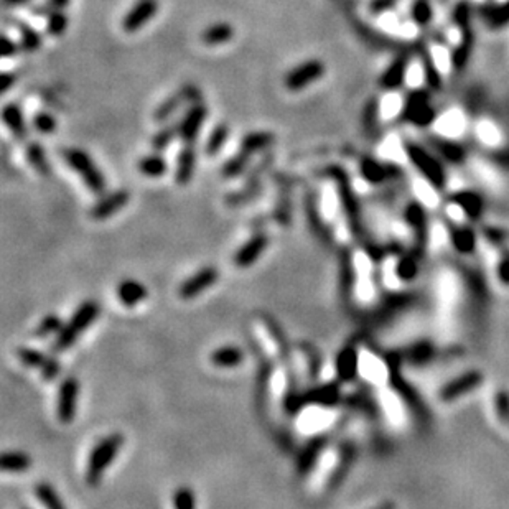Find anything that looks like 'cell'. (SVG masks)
Listing matches in <instances>:
<instances>
[{"mask_svg":"<svg viewBox=\"0 0 509 509\" xmlns=\"http://www.w3.org/2000/svg\"><path fill=\"white\" fill-rule=\"evenodd\" d=\"M276 142V135L271 130H254L249 132L241 139V147L239 149L247 152V154L256 155L259 152H266L271 149Z\"/></svg>","mask_w":509,"mask_h":509,"instance_id":"obj_27","label":"cell"},{"mask_svg":"<svg viewBox=\"0 0 509 509\" xmlns=\"http://www.w3.org/2000/svg\"><path fill=\"white\" fill-rule=\"evenodd\" d=\"M218 279H220V271L215 266L201 267L200 271H196L180 284L178 297L181 300L195 298L198 295L205 293L208 289H211L218 282Z\"/></svg>","mask_w":509,"mask_h":509,"instance_id":"obj_10","label":"cell"},{"mask_svg":"<svg viewBox=\"0 0 509 509\" xmlns=\"http://www.w3.org/2000/svg\"><path fill=\"white\" fill-rule=\"evenodd\" d=\"M210 361L213 366L221 369L237 368V366L244 361V351L239 348V346L234 345L220 346V348H216L210 354Z\"/></svg>","mask_w":509,"mask_h":509,"instance_id":"obj_26","label":"cell"},{"mask_svg":"<svg viewBox=\"0 0 509 509\" xmlns=\"http://www.w3.org/2000/svg\"><path fill=\"white\" fill-rule=\"evenodd\" d=\"M185 103H186V99H185V96H183L181 91H178L177 94H170L169 98L162 101V103L155 108L154 122L155 124H167V122H169L173 117V114H175L177 111L180 109Z\"/></svg>","mask_w":509,"mask_h":509,"instance_id":"obj_34","label":"cell"},{"mask_svg":"<svg viewBox=\"0 0 509 509\" xmlns=\"http://www.w3.org/2000/svg\"><path fill=\"white\" fill-rule=\"evenodd\" d=\"M409 159L415 167H419L422 177H425L427 180H430L434 185L442 186L444 183L445 173L442 170L439 162H437L430 154H427L425 150L419 149V147H409Z\"/></svg>","mask_w":509,"mask_h":509,"instance_id":"obj_19","label":"cell"},{"mask_svg":"<svg viewBox=\"0 0 509 509\" xmlns=\"http://www.w3.org/2000/svg\"><path fill=\"white\" fill-rule=\"evenodd\" d=\"M129 201H130V193L129 190H125V188L106 193V195L101 196L99 200L91 206L89 216L93 218L94 221L108 220V218L114 216L116 213H119L122 208H125Z\"/></svg>","mask_w":509,"mask_h":509,"instance_id":"obj_18","label":"cell"},{"mask_svg":"<svg viewBox=\"0 0 509 509\" xmlns=\"http://www.w3.org/2000/svg\"><path fill=\"white\" fill-rule=\"evenodd\" d=\"M137 169H139L142 175L149 178H160L169 172V162L159 152H154V154L142 157L139 164H137Z\"/></svg>","mask_w":509,"mask_h":509,"instance_id":"obj_33","label":"cell"},{"mask_svg":"<svg viewBox=\"0 0 509 509\" xmlns=\"http://www.w3.org/2000/svg\"><path fill=\"white\" fill-rule=\"evenodd\" d=\"M196 169V147L195 144H183L177 157L175 181L180 186H186L191 181Z\"/></svg>","mask_w":509,"mask_h":509,"instance_id":"obj_22","label":"cell"},{"mask_svg":"<svg viewBox=\"0 0 509 509\" xmlns=\"http://www.w3.org/2000/svg\"><path fill=\"white\" fill-rule=\"evenodd\" d=\"M327 177L332 178V181L335 183V190H337L341 211H343L345 220L348 223L349 233L353 234L354 239H361L364 236V223L351 177L348 175V172L338 165L327 167Z\"/></svg>","mask_w":509,"mask_h":509,"instance_id":"obj_1","label":"cell"},{"mask_svg":"<svg viewBox=\"0 0 509 509\" xmlns=\"http://www.w3.org/2000/svg\"><path fill=\"white\" fill-rule=\"evenodd\" d=\"M274 180L279 186V196L274 208L272 220L284 228L292 223V178L285 173H274Z\"/></svg>","mask_w":509,"mask_h":509,"instance_id":"obj_12","label":"cell"},{"mask_svg":"<svg viewBox=\"0 0 509 509\" xmlns=\"http://www.w3.org/2000/svg\"><path fill=\"white\" fill-rule=\"evenodd\" d=\"M15 83H17V74L12 73V71H4L2 76H0V89H2V93H9Z\"/></svg>","mask_w":509,"mask_h":509,"instance_id":"obj_51","label":"cell"},{"mask_svg":"<svg viewBox=\"0 0 509 509\" xmlns=\"http://www.w3.org/2000/svg\"><path fill=\"white\" fill-rule=\"evenodd\" d=\"M261 193H262V183H244L241 190L228 193L225 201L229 206L246 205V203L256 200Z\"/></svg>","mask_w":509,"mask_h":509,"instance_id":"obj_38","label":"cell"},{"mask_svg":"<svg viewBox=\"0 0 509 509\" xmlns=\"http://www.w3.org/2000/svg\"><path fill=\"white\" fill-rule=\"evenodd\" d=\"M303 397L307 405H318L325 407V409H332V407H337L345 402L340 381H328V383L313 386V388L305 391Z\"/></svg>","mask_w":509,"mask_h":509,"instance_id":"obj_16","label":"cell"},{"mask_svg":"<svg viewBox=\"0 0 509 509\" xmlns=\"http://www.w3.org/2000/svg\"><path fill=\"white\" fill-rule=\"evenodd\" d=\"M63 159L71 170L83 178V183L89 191L96 193V195H104L108 183H106L103 172L98 169V165L94 164L88 152L71 147V149L63 150Z\"/></svg>","mask_w":509,"mask_h":509,"instance_id":"obj_4","label":"cell"},{"mask_svg":"<svg viewBox=\"0 0 509 509\" xmlns=\"http://www.w3.org/2000/svg\"><path fill=\"white\" fill-rule=\"evenodd\" d=\"M32 125L38 134L48 135L57 130V119H55V116L47 113V111H37L32 119Z\"/></svg>","mask_w":509,"mask_h":509,"instance_id":"obj_44","label":"cell"},{"mask_svg":"<svg viewBox=\"0 0 509 509\" xmlns=\"http://www.w3.org/2000/svg\"><path fill=\"white\" fill-rule=\"evenodd\" d=\"M124 442L125 437L122 432H113V434L103 437V439L91 449L88 463H86V485L89 488L99 486L106 470L113 465L116 457L119 455L122 447H124Z\"/></svg>","mask_w":509,"mask_h":509,"instance_id":"obj_3","label":"cell"},{"mask_svg":"<svg viewBox=\"0 0 509 509\" xmlns=\"http://www.w3.org/2000/svg\"><path fill=\"white\" fill-rule=\"evenodd\" d=\"M269 244H271V237H269L267 233H256L252 237H249L241 247H237V251L234 252L233 256V264L239 269H247L254 266V264L257 262V259L266 252Z\"/></svg>","mask_w":509,"mask_h":509,"instance_id":"obj_15","label":"cell"},{"mask_svg":"<svg viewBox=\"0 0 509 509\" xmlns=\"http://www.w3.org/2000/svg\"><path fill=\"white\" fill-rule=\"evenodd\" d=\"M330 444V435L328 434H318L310 439L307 444L303 445V449L300 450L297 463H295V468H297V475L300 478L308 476L310 473L313 471V468L317 466V463L322 457Z\"/></svg>","mask_w":509,"mask_h":509,"instance_id":"obj_13","label":"cell"},{"mask_svg":"<svg viewBox=\"0 0 509 509\" xmlns=\"http://www.w3.org/2000/svg\"><path fill=\"white\" fill-rule=\"evenodd\" d=\"M25 159H27L30 167L37 173H40V175L47 177L50 175V172H52L47 152H45L43 145L38 144V142H28L27 147H25Z\"/></svg>","mask_w":509,"mask_h":509,"instance_id":"obj_31","label":"cell"},{"mask_svg":"<svg viewBox=\"0 0 509 509\" xmlns=\"http://www.w3.org/2000/svg\"><path fill=\"white\" fill-rule=\"evenodd\" d=\"M25 509H30V508H25Z\"/></svg>","mask_w":509,"mask_h":509,"instance_id":"obj_56","label":"cell"},{"mask_svg":"<svg viewBox=\"0 0 509 509\" xmlns=\"http://www.w3.org/2000/svg\"><path fill=\"white\" fill-rule=\"evenodd\" d=\"M206 117L208 108L203 101L196 104H190V108L185 111L181 119L177 122L178 139H180L183 144H195L203 125H205Z\"/></svg>","mask_w":509,"mask_h":509,"instance_id":"obj_7","label":"cell"},{"mask_svg":"<svg viewBox=\"0 0 509 509\" xmlns=\"http://www.w3.org/2000/svg\"><path fill=\"white\" fill-rule=\"evenodd\" d=\"M180 91L183 93V96H185V99H186L188 104H196V103H201V101H203L201 99V91L195 84L181 86Z\"/></svg>","mask_w":509,"mask_h":509,"instance_id":"obj_50","label":"cell"},{"mask_svg":"<svg viewBox=\"0 0 509 509\" xmlns=\"http://www.w3.org/2000/svg\"><path fill=\"white\" fill-rule=\"evenodd\" d=\"M101 305L96 300H86L74 310L68 322L63 325L61 332L55 337L52 343L53 353H65L73 348L83 335L86 333L91 325L99 318Z\"/></svg>","mask_w":509,"mask_h":509,"instance_id":"obj_2","label":"cell"},{"mask_svg":"<svg viewBox=\"0 0 509 509\" xmlns=\"http://www.w3.org/2000/svg\"><path fill=\"white\" fill-rule=\"evenodd\" d=\"M30 0H4V4L7 5V7H18V5H25Z\"/></svg>","mask_w":509,"mask_h":509,"instance_id":"obj_53","label":"cell"},{"mask_svg":"<svg viewBox=\"0 0 509 509\" xmlns=\"http://www.w3.org/2000/svg\"><path fill=\"white\" fill-rule=\"evenodd\" d=\"M17 27L20 33V47H22L23 52L33 53L40 50V47L43 45V37L40 35L38 30L27 22H22V20H18Z\"/></svg>","mask_w":509,"mask_h":509,"instance_id":"obj_36","label":"cell"},{"mask_svg":"<svg viewBox=\"0 0 509 509\" xmlns=\"http://www.w3.org/2000/svg\"><path fill=\"white\" fill-rule=\"evenodd\" d=\"M323 74L325 65L322 60H307L285 74L284 86L290 93H298V91H303L315 81H318Z\"/></svg>","mask_w":509,"mask_h":509,"instance_id":"obj_5","label":"cell"},{"mask_svg":"<svg viewBox=\"0 0 509 509\" xmlns=\"http://www.w3.org/2000/svg\"><path fill=\"white\" fill-rule=\"evenodd\" d=\"M32 465V457L22 450L4 452L2 457H0V468L5 473H23L30 470Z\"/></svg>","mask_w":509,"mask_h":509,"instance_id":"obj_29","label":"cell"},{"mask_svg":"<svg viewBox=\"0 0 509 509\" xmlns=\"http://www.w3.org/2000/svg\"><path fill=\"white\" fill-rule=\"evenodd\" d=\"M496 277L501 284L509 285V254H503L496 262Z\"/></svg>","mask_w":509,"mask_h":509,"instance_id":"obj_49","label":"cell"},{"mask_svg":"<svg viewBox=\"0 0 509 509\" xmlns=\"http://www.w3.org/2000/svg\"><path fill=\"white\" fill-rule=\"evenodd\" d=\"M178 137V127L177 124L173 125H165L162 127V129H159L154 134V137H152V149H154V152H164L167 147L172 145V142L175 140Z\"/></svg>","mask_w":509,"mask_h":509,"instance_id":"obj_42","label":"cell"},{"mask_svg":"<svg viewBox=\"0 0 509 509\" xmlns=\"http://www.w3.org/2000/svg\"><path fill=\"white\" fill-rule=\"evenodd\" d=\"M71 0H48L50 9H58V10H65L68 7Z\"/></svg>","mask_w":509,"mask_h":509,"instance_id":"obj_52","label":"cell"},{"mask_svg":"<svg viewBox=\"0 0 509 509\" xmlns=\"http://www.w3.org/2000/svg\"><path fill=\"white\" fill-rule=\"evenodd\" d=\"M229 135H231V129L226 122H220L213 127V130L208 135V139L205 142V155L206 157H216L220 152L223 150V147L226 145V142L229 140Z\"/></svg>","mask_w":509,"mask_h":509,"instance_id":"obj_35","label":"cell"},{"mask_svg":"<svg viewBox=\"0 0 509 509\" xmlns=\"http://www.w3.org/2000/svg\"><path fill=\"white\" fill-rule=\"evenodd\" d=\"M68 23L69 18L63 10L52 9L50 10V13L47 15V33L50 37L58 38L66 32V30H68Z\"/></svg>","mask_w":509,"mask_h":509,"instance_id":"obj_41","label":"cell"},{"mask_svg":"<svg viewBox=\"0 0 509 509\" xmlns=\"http://www.w3.org/2000/svg\"><path fill=\"white\" fill-rule=\"evenodd\" d=\"M361 353L358 345L349 343L338 351L335 358V373L341 384H351L359 378Z\"/></svg>","mask_w":509,"mask_h":509,"instance_id":"obj_11","label":"cell"},{"mask_svg":"<svg viewBox=\"0 0 509 509\" xmlns=\"http://www.w3.org/2000/svg\"><path fill=\"white\" fill-rule=\"evenodd\" d=\"M391 169H393V165L371 159V157H366V159L359 162V175L368 185H381V183H384L391 177Z\"/></svg>","mask_w":509,"mask_h":509,"instance_id":"obj_23","label":"cell"},{"mask_svg":"<svg viewBox=\"0 0 509 509\" xmlns=\"http://www.w3.org/2000/svg\"><path fill=\"white\" fill-rule=\"evenodd\" d=\"M60 373H61V363H60V359L55 354L50 356V359L47 361V364H45L43 368L40 369V374H42L43 381H47V383H50V381H53V379H57Z\"/></svg>","mask_w":509,"mask_h":509,"instance_id":"obj_47","label":"cell"},{"mask_svg":"<svg viewBox=\"0 0 509 509\" xmlns=\"http://www.w3.org/2000/svg\"><path fill=\"white\" fill-rule=\"evenodd\" d=\"M432 129L442 139L455 142L465 135L468 129V119L460 108H450L442 114L435 116L434 122H432Z\"/></svg>","mask_w":509,"mask_h":509,"instance_id":"obj_6","label":"cell"},{"mask_svg":"<svg viewBox=\"0 0 509 509\" xmlns=\"http://www.w3.org/2000/svg\"><path fill=\"white\" fill-rule=\"evenodd\" d=\"M63 320H61L60 315L50 313L47 317L42 318L37 327L33 330V337L37 338H48V337H57L63 328Z\"/></svg>","mask_w":509,"mask_h":509,"instance_id":"obj_40","label":"cell"},{"mask_svg":"<svg viewBox=\"0 0 509 509\" xmlns=\"http://www.w3.org/2000/svg\"><path fill=\"white\" fill-rule=\"evenodd\" d=\"M172 501L175 509H196V495L190 486L177 488Z\"/></svg>","mask_w":509,"mask_h":509,"instance_id":"obj_43","label":"cell"},{"mask_svg":"<svg viewBox=\"0 0 509 509\" xmlns=\"http://www.w3.org/2000/svg\"><path fill=\"white\" fill-rule=\"evenodd\" d=\"M356 458V447L351 442H346V444H341L338 449V458L337 463H335L332 473H330L327 480V488L330 491L337 490V488L345 481L346 475H348L351 465L354 463Z\"/></svg>","mask_w":509,"mask_h":509,"instance_id":"obj_20","label":"cell"},{"mask_svg":"<svg viewBox=\"0 0 509 509\" xmlns=\"http://www.w3.org/2000/svg\"><path fill=\"white\" fill-rule=\"evenodd\" d=\"M50 356L52 354H47L42 349L30 348V346H22V348L17 349V358L20 363H22L25 368H32L38 371L47 364Z\"/></svg>","mask_w":509,"mask_h":509,"instance_id":"obj_39","label":"cell"},{"mask_svg":"<svg viewBox=\"0 0 509 509\" xmlns=\"http://www.w3.org/2000/svg\"><path fill=\"white\" fill-rule=\"evenodd\" d=\"M234 37V28L228 22H218L215 25L205 28L201 33V42L208 45V47H218V45H225L231 42Z\"/></svg>","mask_w":509,"mask_h":509,"instance_id":"obj_32","label":"cell"},{"mask_svg":"<svg viewBox=\"0 0 509 509\" xmlns=\"http://www.w3.org/2000/svg\"><path fill=\"white\" fill-rule=\"evenodd\" d=\"M252 157L254 155L239 149L236 154L231 157V159H228L225 162V165H223V169H221V175L225 177L226 180H233V178L244 175V173H247L249 167H251Z\"/></svg>","mask_w":509,"mask_h":509,"instance_id":"obj_30","label":"cell"},{"mask_svg":"<svg viewBox=\"0 0 509 509\" xmlns=\"http://www.w3.org/2000/svg\"><path fill=\"white\" fill-rule=\"evenodd\" d=\"M116 297L119 300L121 305L127 308L135 307L147 300L149 297V290L142 282L135 281V279H124V281L117 284L116 287Z\"/></svg>","mask_w":509,"mask_h":509,"instance_id":"obj_21","label":"cell"},{"mask_svg":"<svg viewBox=\"0 0 509 509\" xmlns=\"http://www.w3.org/2000/svg\"><path fill=\"white\" fill-rule=\"evenodd\" d=\"M483 374L480 371H468L465 374H460L458 378L449 381L442 386L439 399L444 402V404H452V402H457L462 397L471 394L473 391H476L483 384Z\"/></svg>","mask_w":509,"mask_h":509,"instance_id":"obj_8","label":"cell"},{"mask_svg":"<svg viewBox=\"0 0 509 509\" xmlns=\"http://www.w3.org/2000/svg\"><path fill=\"white\" fill-rule=\"evenodd\" d=\"M373 509H396V505H394V503H391V501H386V503H381V505H378Z\"/></svg>","mask_w":509,"mask_h":509,"instance_id":"obj_54","label":"cell"},{"mask_svg":"<svg viewBox=\"0 0 509 509\" xmlns=\"http://www.w3.org/2000/svg\"><path fill=\"white\" fill-rule=\"evenodd\" d=\"M430 68L434 69L437 76H444L450 73L452 66L455 65V57H452L449 47H445L444 43L434 42L430 43L429 47V57H427Z\"/></svg>","mask_w":509,"mask_h":509,"instance_id":"obj_25","label":"cell"},{"mask_svg":"<svg viewBox=\"0 0 509 509\" xmlns=\"http://www.w3.org/2000/svg\"><path fill=\"white\" fill-rule=\"evenodd\" d=\"M303 208H305V215H307L308 220V226L313 231L315 236L325 244H332L335 241V234L332 231V228L328 226V223L325 221L322 211H320L318 193H315L312 190L305 193Z\"/></svg>","mask_w":509,"mask_h":509,"instance_id":"obj_14","label":"cell"},{"mask_svg":"<svg viewBox=\"0 0 509 509\" xmlns=\"http://www.w3.org/2000/svg\"><path fill=\"white\" fill-rule=\"evenodd\" d=\"M473 132H475V137L480 140V144L488 147V149H496L503 144V132L498 124L490 119L478 121L473 125Z\"/></svg>","mask_w":509,"mask_h":509,"instance_id":"obj_28","label":"cell"},{"mask_svg":"<svg viewBox=\"0 0 509 509\" xmlns=\"http://www.w3.org/2000/svg\"><path fill=\"white\" fill-rule=\"evenodd\" d=\"M302 348L305 349V354H307L308 358V373H310V378H312L313 381L318 378L320 376V371H322V359H320V356L315 353V349L312 348V346L308 345H303Z\"/></svg>","mask_w":509,"mask_h":509,"instance_id":"obj_46","label":"cell"},{"mask_svg":"<svg viewBox=\"0 0 509 509\" xmlns=\"http://www.w3.org/2000/svg\"><path fill=\"white\" fill-rule=\"evenodd\" d=\"M2 121L15 139L23 140L25 137L28 135L27 122H25V116L22 108H20V104L17 103L5 104L2 109Z\"/></svg>","mask_w":509,"mask_h":509,"instance_id":"obj_24","label":"cell"},{"mask_svg":"<svg viewBox=\"0 0 509 509\" xmlns=\"http://www.w3.org/2000/svg\"><path fill=\"white\" fill-rule=\"evenodd\" d=\"M35 496H37V500L42 503L45 509H68L58 495V491L48 481H40L35 485Z\"/></svg>","mask_w":509,"mask_h":509,"instance_id":"obj_37","label":"cell"},{"mask_svg":"<svg viewBox=\"0 0 509 509\" xmlns=\"http://www.w3.org/2000/svg\"><path fill=\"white\" fill-rule=\"evenodd\" d=\"M274 162V155L272 154H266L261 157V160L257 164H254L249 167V170L246 173V181L244 183H261V178L264 173H266L269 169H271Z\"/></svg>","mask_w":509,"mask_h":509,"instance_id":"obj_45","label":"cell"},{"mask_svg":"<svg viewBox=\"0 0 509 509\" xmlns=\"http://www.w3.org/2000/svg\"><path fill=\"white\" fill-rule=\"evenodd\" d=\"M79 381L74 376H68L61 381L57 399V415L61 424L68 425L76 417V405L79 397Z\"/></svg>","mask_w":509,"mask_h":509,"instance_id":"obj_9","label":"cell"},{"mask_svg":"<svg viewBox=\"0 0 509 509\" xmlns=\"http://www.w3.org/2000/svg\"><path fill=\"white\" fill-rule=\"evenodd\" d=\"M159 12V2L157 0H137L132 5L129 12L122 18V30L125 33H135L144 28L152 18Z\"/></svg>","mask_w":509,"mask_h":509,"instance_id":"obj_17","label":"cell"},{"mask_svg":"<svg viewBox=\"0 0 509 509\" xmlns=\"http://www.w3.org/2000/svg\"><path fill=\"white\" fill-rule=\"evenodd\" d=\"M496 2H498V4H500V5H503V4H508V2H509V0H496Z\"/></svg>","mask_w":509,"mask_h":509,"instance_id":"obj_55","label":"cell"},{"mask_svg":"<svg viewBox=\"0 0 509 509\" xmlns=\"http://www.w3.org/2000/svg\"><path fill=\"white\" fill-rule=\"evenodd\" d=\"M20 50H22L20 43L13 42V38H10L7 33L2 35V58L9 60V58L17 57Z\"/></svg>","mask_w":509,"mask_h":509,"instance_id":"obj_48","label":"cell"}]
</instances>
